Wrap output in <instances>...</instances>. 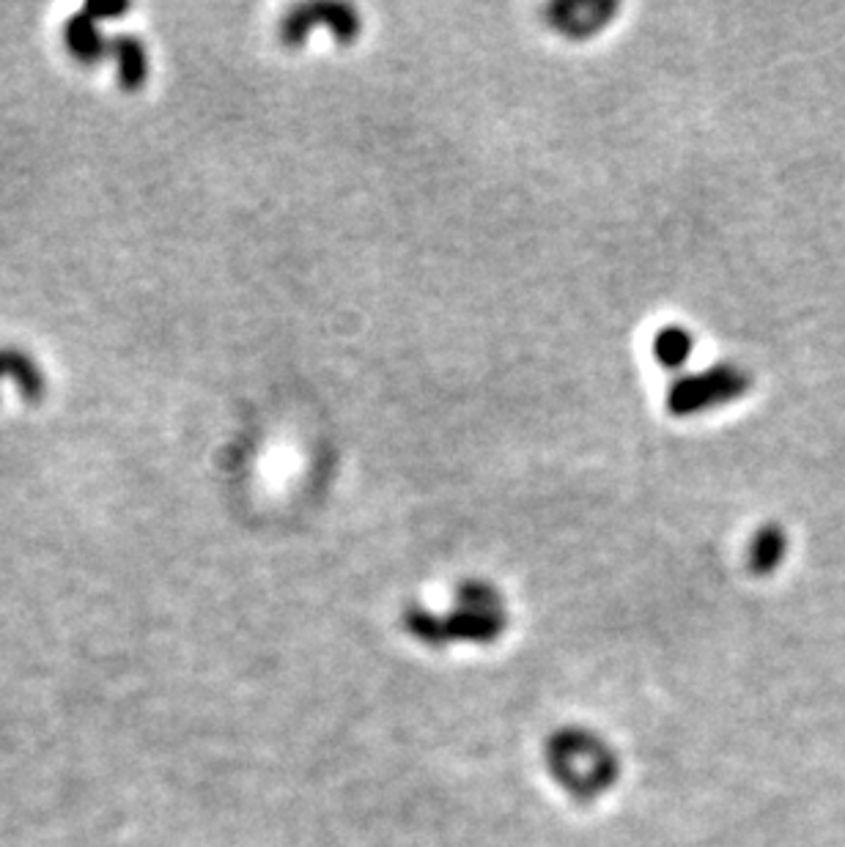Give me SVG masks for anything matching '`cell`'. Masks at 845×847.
Listing matches in <instances>:
<instances>
[{"label": "cell", "instance_id": "8992f818", "mask_svg": "<svg viewBox=\"0 0 845 847\" xmlns=\"http://www.w3.org/2000/svg\"><path fill=\"white\" fill-rule=\"evenodd\" d=\"M656 357L662 365L678 367L690 360L692 354V335L681 326H667V330L658 332L656 337Z\"/></svg>", "mask_w": 845, "mask_h": 847}, {"label": "cell", "instance_id": "277c9868", "mask_svg": "<svg viewBox=\"0 0 845 847\" xmlns=\"http://www.w3.org/2000/svg\"><path fill=\"white\" fill-rule=\"evenodd\" d=\"M0 379H14L22 390L26 401H42L44 376L33 357H28L20 349H0Z\"/></svg>", "mask_w": 845, "mask_h": 847}, {"label": "cell", "instance_id": "7a4b0ae2", "mask_svg": "<svg viewBox=\"0 0 845 847\" xmlns=\"http://www.w3.org/2000/svg\"><path fill=\"white\" fill-rule=\"evenodd\" d=\"M313 26H330L332 31L341 39H352L358 33V17L349 6H332V3H319V6H300V9L291 11L283 22V39L289 44H296L305 39L308 28Z\"/></svg>", "mask_w": 845, "mask_h": 847}, {"label": "cell", "instance_id": "52a82bcc", "mask_svg": "<svg viewBox=\"0 0 845 847\" xmlns=\"http://www.w3.org/2000/svg\"><path fill=\"white\" fill-rule=\"evenodd\" d=\"M783 554H785L783 530L768 524V527L755 537V543H752V565H755L761 574H766V571H772L774 565L783 559Z\"/></svg>", "mask_w": 845, "mask_h": 847}, {"label": "cell", "instance_id": "5b68a950", "mask_svg": "<svg viewBox=\"0 0 845 847\" xmlns=\"http://www.w3.org/2000/svg\"><path fill=\"white\" fill-rule=\"evenodd\" d=\"M113 56L119 61V80L127 91H138L149 78V58L143 42L135 37H115Z\"/></svg>", "mask_w": 845, "mask_h": 847}, {"label": "cell", "instance_id": "6da1fadb", "mask_svg": "<svg viewBox=\"0 0 845 847\" xmlns=\"http://www.w3.org/2000/svg\"><path fill=\"white\" fill-rule=\"evenodd\" d=\"M750 376L738 367L720 365L703 371L701 376H686L670 390V412L673 414H692L703 412L708 406H720L733 399H742L750 390Z\"/></svg>", "mask_w": 845, "mask_h": 847}, {"label": "cell", "instance_id": "3957f363", "mask_svg": "<svg viewBox=\"0 0 845 847\" xmlns=\"http://www.w3.org/2000/svg\"><path fill=\"white\" fill-rule=\"evenodd\" d=\"M67 47L69 52H72L74 58H80L83 63H94L102 61L108 52H113V39H104L102 33H99L94 17H89L83 11V14L69 17Z\"/></svg>", "mask_w": 845, "mask_h": 847}, {"label": "cell", "instance_id": "ba28073f", "mask_svg": "<svg viewBox=\"0 0 845 847\" xmlns=\"http://www.w3.org/2000/svg\"><path fill=\"white\" fill-rule=\"evenodd\" d=\"M130 9L127 3H110V6H99V3H89L85 6V14L94 17V20H104V17H119Z\"/></svg>", "mask_w": 845, "mask_h": 847}]
</instances>
